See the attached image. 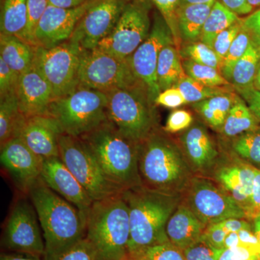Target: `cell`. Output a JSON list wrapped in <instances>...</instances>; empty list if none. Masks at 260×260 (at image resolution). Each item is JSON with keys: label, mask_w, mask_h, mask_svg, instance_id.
<instances>
[{"label": "cell", "mask_w": 260, "mask_h": 260, "mask_svg": "<svg viewBox=\"0 0 260 260\" xmlns=\"http://www.w3.org/2000/svg\"><path fill=\"white\" fill-rule=\"evenodd\" d=\"M256 168L238 157L220 158L213 171V180L226 191L246 214L250 208Z\"/></svg>", "instance_id": "cell-19"}, {"label": "cell", "mask_w": 260, "mask_h": 260, "mask_svg": "<svg viewBox=\"0 0 260 260\" xmlns=\"http://www.w3.org/2000/svg\"><path fill=\"white\" fill-rule=\"evenodd\" d=\"M20 75L0 58V99L16 93Z\"/></svg>", "instance_id": "cell-45"}, {"label": "cell", "mask_w": 260, "mask_h": 260, "mask_svg": "<svg viewBox=\"0 0 260 260\" xmlns=\"http://www.w3.org/2000/svg\"><path fill=\"white\" fill-rule=\"evenodd\" d=\"M79 87L104 93L116 89L146 88L135 77L127 59L97 49L83 50L79 69Z\"/></svg>", "instance_id": "cell-9"}, {"label": "cell", "mask_w": 260, "mask_h": 260, "mask_svg": "<svg viewBox=\"0 0 260 260\" xmlns=\"http://www.w3.org/2000/svg\"><path fill=\"white\" fill-rule=\"evenodd\" d=\"M240 19L239 15L216 0L205 21L200 41L213 48V42L217 36L237 23Z\"/></svg>", "instance_id": "cell-32"}, {"label": "cell", "mask_w": 260, "mask_h": 260, "mask_svg": "<svg viewBox=\"0 0 260 260\" xmlns=\"http://www.w3.org/2000/svg\"><path fill=\"white\" fill-rule=\"evenodd\" d=\"M242 26V18H241L239 22L220 32L215 38L213 42V49L223 60L226 56L233 42L240 32Z\"/></svg>", "instance_id": "cell-44"}, {"label": "cell", "mask_w": 260, "mask_h": 260, "mask_svg": "<svg viewBox=\"0 0 260 260\" xmlns=\"http://www.w3.org/2000/svg\"><path fill=\"white\" fill-rule=\"evenodd\" d=\"M254 88L260 91V62L259 67H258L257 72H256L255 80H254Z\"/></svg>", "instance_id": "cell-60"}, {"label": "cell", "mask_w": 260, "mask_h": 260, "mask_svg": "<svg viewBox=\"0 0 260 260\" xmlns=\"http://www.w3.org/2000/svg\"><path fill=\"white\" fill-rule=\"evenodd\" d=\"M206 228L207 225L181 202L168 220L166 232L172 244L184 250L202 237Z\"/></svg>", "instance_id": "cell-23"}, {"label": "cell", "mask_w": 260, "mask_h": 260, "mask_svg": "<svg viewBox=\"0 0 260 260\" xmlns=\"http://www.w3.org/2000/svg\"><path fill=\"white\" fill-rule=\"evenodd\" d=\"M107 93L85 88L54 99L48 115L59 123L63 134L79 137L92 131L109 120Z\"/></svg>", "instance_id": "cell-7"}, {"label": "cell", "mask_w": 260, "mask_h": 260, "mask_svg": "<svg viewBox=\"0 0 260 260\" xmlns=\"http://www.w3.org/2000/svg\"><path fill=\"white\" fill-rule=\"evenodd\" d=\"M169 44H175L174 36L167 21L157 10L154 13L148 37L126 59L135 77L145 85L153 102L160 92L156 76L159 54L162 48Z\"/></svg>", "instance_id": "cell-13"}, {"label": "cell", "mask_w": 260, "mask_h": 260, "mask_svg": "<svg viewBox=\"0 0 260 260\" xmlns=\"http://www.w3.org/2000/svg\"><path fill=\"white\" fill-rule=\"evenodd\" d=\"M181 59H189L198 63L221 70L223 59L213 48L200 42L182 43L179 49Z\"/></svg>", "instance_id": "cell-35"}, {"label": "cell", "mask_w": 260, "mask_h": 260, "mask_svg": "<svg viewBox=\"0 0 260 260\" xmlns=\"http://www.w3.org/2000/svg\"><path fill=\"white\" fill-rule=\"evenodd\" d=\"M219 2L239 16L249 15L254 10L247 0H220Z\"/></svg>", "instance_id": "cell-53"}, {"label": "cell", "mask_w": 260, "mask_h": 260, "mask_svg": "<svg viewBox=\"0 0 260 260\" xmlns=\"http://www.w3.org/2000/svg\"><path fill=\"white\" fill-rule=\"evenodd\" d=\"M94 1L89 0L73 8L49 5L36 29L34 47L50 49L69 41L80 19Z\"/></svg>", "instance_id": "cell-16"}, {"label": "cell", "mask_w": 260, "mask_h": 260, "mask_svg": "<svg viewBox=\"0 0 260 260\" xmlns=\"http://www.w3.org/2000/svg\"><path fill=\"white\" fill-rule=\"evenodd\" d=\"M41 179L46 185L88 216L94 201L60 157L44 159Z\"/></svg>", "instance_id": "cell-20"}, {"label": "cell", "mask_w": 260, "mask_h": 260, "mask_svg": "<svg viewBox=\"0 0 260 260\" xmlns=\"http://www.w3.org/2000/svg\"><path fill=\"white\" fill-rule=\"evenodd\" d=\"M79 138L109 182L119 191L142 186L138 168L140 143L121 135L109 120Z\"/></svg>", "instance_id": "cell-4"}, {"label": "cell", "mask_w": 260, "mask_h": 260, "mask_svg": "<svg viewBox=\"0 0 260 260\" xmlns=\"http://www.w3.org/2000/svg\"><path fill=\"white\" fill-rule=\"evenodd\" d=\"M1 148L0 160L15 185L28 194L42 174L44 159L34 153L20 138H15Z\"/></svg>", "instance_id": "cell-17"}, {"label": "cell", "mask_w": 260, "mask_h": 260, "mask_svg": "<svg viewBox=\"0 0 260 260\" xmlns=\"http://www.w3.org/2000/svg\"><path fill=\"white\" fill-rule=\"evenodd\" d=\"M44 260H101L98 253L86 238L55 255H44Z\"/></svg>", "instance_id": "cell-39"}, {"label": "cell", "mask_w": 260, "mask_h": 260, "mask_svg": "<svg viewBox=\"0 0 260 260\" xmlns=\"http://www.w3.org/2000/svg\"><path fill=\"white\" fill-rule=\"evenodd\" d=\"M153 7L150 0H130L112 32L96 49L120 59H127L150 34Z\"/></svg>", "instance_id": "cell-11"}, {"label": "cell", "mask_w": 260, "mask_h": 260, "mask_svg": "<svg viewBox=\"0 0 260 260\" xmlns=\"http://www.w3.org/2000/svg\"><path fill=\"white\" fill-rule=\"evenodd\" d=\"M181 203L207 227L227 219H247L237 202L213 179L205 176L191 177L181 193Z\"/></svg>", "instance_id": "cell-8"}, {"label": "cell", "mask_w": 260, "mask_h": 260, "mask_svg": "<svg viewBox=\"0 0 260 260\" xmlns=\"http://www.w3.org/2000/svg\"><path fill=\"white\" fill-rule=\"evenodd\" d=\"M251 43V37L245 29H241L235 40L234 41L226 56L223 59L221 72L224 78L230 83L234 66L245 54Z\"/></svg>", "instance_id": "cell-37"}, {"label": "cell", "mask_w": 260, "mask_h": 260, "mask_svg": "<svg viewBox=\"0 0 260 260\" xmlns=\"http://www.w3.org/2000/svg\"><path fill=\"white\" fill-rule=\"evenodd\" d=\"M179 6L177 10V25L181 44L200 42L205 21L214 3Z\"/></svg>", "instance_id": "cell-24"}, {"label": "cell", "mask_w": 260, "mask_h": 260, "mask_svg": "<svg viewBox=\"0 0 260 260\" xmlns=\"http://www.w3.org/2000/svg\"><path fill=\"white\" fill-rule=\"evenodd\" d=\"M258 260H260V255L259 256V259Z\"/></svg>", "instance_id": "cell-63"}, {"label": "cell", "mask_w": 260, "mask_h": 260, "mask_svg": "<svg viewBox=\"0 0 260 260\" xmlns=\"http://www.w3.org/2000/svg\"><path fill=\"white\" fill-rule=\"evenodd\" d=\"M28 194L37 211L43 232L44 255H55L85 237L87 217L75 205L46 185L42 179Z\"/></svg>", "instance_id": "cell-2"}, {"label": "cell", "mask_w": 260, "mask_h": 260, "mask_svg": "<svg viewBox=\"0 0 260 260\" xmlns=\"http://www.w3.org/2000/svg\"><path fill=\"white\" fill-rule=\"evenodd\" d=\"M16 95L20 111L26 118L48 115L54 100L51 85L34 65L20 75Z\"/></svg>", "instance_id": "cell-22"}, {"label": "cell", "mask_w": 260, "mask_h": 260, "mask_svg": "<svg viewBox=\"0 0 260 260\" xmlns=\"http://www.w3.org/2000/svg\"><path fill=\"white\" fill-rule=\"evenodd\" d=\"M156 76L160 92L175 87L186 76L183 68L182 59L175 44H169L162 48L159 54Z\"/></svg>", "instance_id": "cell-26"}, {"label": "cell", "mask_w": 260, "mask_h": 260, "mask_svg": "<svg viewBox=\"0 0 260 260\" xmlns=\"http://www.w3.org/2000/svg\"><path fill=\"white\" fill-rule=\"evenodd\" d=\"M36 47L15 36L0 34V58L18 75L30 69Z\"/></svg>", "instance_id": "cell-25"}, {"label": "cell", "mask_w": 260, "mask_h": 260, "mask_svg": "<svg viewBox=\"0 0 260 260\" xmlns=\"http://www.w3.org/2000/svg\"><path fill=\"white\" fill-rule=\"evenodd\" d=\"M215 1L216 0H179V7L183 5L206 4Z\"/></svg>", "instance_id": "cell-58"}, {"label": "cell", "mask_w": 260, "mask_h": 260, "mask_svg": "<svg viewBox=\"0 0 260 260\" xmlns=\"http://www.w3.org/2000/svg\"><path fill=\"white\" fill-rule=\"evenodd\" d=\"M63 134L57 121L50 115L26 118L18 138L43 159L59 157V138Z\"/></svg>", "instance_id": "cell-21"}, {"label": "cell", "mask_w": 260, "mask_h": 260, "mask_svg": "<svg viewBox=\"0 0 260 260\" xmlns=\"http://www.w3.org/2000/svg\"><path fill=\"white\" fill-rule=\"evenodd\" d=\"M228 234L218 223L208 225L203 235L215 247L223 249L224 241Z\"/></svg>", "instance_id": "cell-50"}, {"label": "cell", "mask_w": 260, "mask_h": 260, "mask_svg": "<svg viewBox=\"0 0 260 260\" xmlns=\"http://www.w3.org/2000/svg\"><path fill=\"white\" fill-rule=\"evenodd\" d=\"M59 157L93 201L120 194L109 182L93 155L78 137L61 134L59 138Z\"/></svg>", "instance_id": "cell-12"}, {"label": "cell", "mask_w": 260, "mask_h": 260, "mask_svg": "<svg viewBox=\"0 0 260 260\" xmlns=\"http://www.w3.org/2000/svg\"><path fill=\"white\" fill-rule=\"evenodd\" d=\"M260 213V169L255 170L254 186L251 195L250 208L247 213L248 220H252L256 215Z\"/></svg>", "instance_id": "cell-51"}, {"label": "cell", "mask_w": 260, "mask_h": 260, "mask_svg": "<svg viewBox=\"0 0 260 260\" xmlns=\"http://www.w3.org/2000/svg\"><path fill=\"white\" fill-rule=\"evenodd\" d=\"M248 3L252 7L253 9L260 8V0H247Z\"/></svg>", "instance_id": "cell-61"}, {"label": "cell", "mask_w": 260, "mask_h": 260, "mask_svg": "<svg viewBox=\"0 0 260 260\" xmlns=\"http://www.w3.org/2000/svg\"><path fill=\"white\" fill-rule=\"evenodd\" d=\"M138 168L142 186L181 194L194 175L180 145L160 129L140 143Z\"/></svg>", "instance_id": "cell-3"}, {"label": "cell", "mask_w": 260, "mask_h": 260, "mask_svg": "<svg viewBox=\"0 0 260 260\" xmlns=\"http://www.w3.org/2000/svg\"><path fill=\"white\" fill-rule=\"evenodd\" d=\"M154 103L155 105L161 106L169 109H177L181 106L186 104L182 94L176 87L162 90L155 98Z\"/></svg>", "instance_id": "cell-46"}, {"label": "cell", "mask_w": 260, "mask_h": 260, "mask_svg": "<svg viewBox=\"0 0 260 260\" xmlns=\"http://www.w3.org/2000/svg\"><path fill=\"white\" fill-rule=\"evenodd\" d=\"M41 257L42 256L20 253L19 254H2L0 260H42Z\"/></svg>", "instance_id": "cell-56"}, {"label": "cell", "mask_w": 260, "mask_h": 260, "mask_svg": "<svg viewBox=\"0 0 260 260\" xmlns=\"http://www.w3.org/2000/svg\"><path fill=\"white\" fill-rule=\"evenodd\" d=\"M150 1L170 27L174 36L176 47L179 51L181 41L179 37V29H178L177 15L179 0H150Z\"/></svg>", "instance_id": "cell-40"}, {"label": "cell", "mask_w": 260, "mask_h": 260, "mask_svg": "<svg viewBox=\"0 0 260 260\" xmlns=\"http://www.w3.org/2000/svg\"><path fill=\"white\" fill-rule=\"evenodd\" d=\"M175 87L182 94L186 104H194L215 95L233 92L231 89L233 86H208L188 76L181 80Z\"/></svg>", "instance_id": "cell-34"}, {"label": "cell", "mask_w": 260, "mask_h": 260, "mask_svg": "<svg viewBox=\"0 0 260 260\" xmlns=\"http://www.w3.org/2000/svg\"><path fill=\"white\" fill-rule=\"evenodd\" d=\"M129 209V256L149 246L170 243L168 220L181 202V194L162 192L137 186L122 192Z\"/></svg>", "instance_id": "cell-1"}, {"label": "cell", "mask_w": 260, "mask_h": 260, "mask_svg": "<svg viewBox=\"0 0 260 260\" xmlns=\"http://www.w3.org/2000/svg\"><path fill=\"white\" fill-rule=\"evenodd\" d=\"M223 249L215 247L202 235L183 251L186 260H218Z\"/></svg>", "instance_id": "cell-41"}, {"label": "cell", "mask_w": 260, "mask_h": 260, "mask_svg": "<svg viewBox=\"0 0 260 260\" xmlns=\"http://www.w3.org/2000/svg\"><path fill=\"white\" fill-rule=\"evenodd\" d=\"M236 156L260 169V125L232 140Z\"/></svg>", "instance_id": "cell-33"}, {"label": "cell", "mask_w": 260, "mask_h": 260, "mask_svg": "<svg viewBox=\"0 0 260 260\" xmlns=\"http://www.w3.org/2000/svg\"><path fill=\"white\" fill-rule=\"evenodd\" d=\"M31 202L18 200L10 212L4 232V244L10 250L44 256L45 242Z\"/></svg>", "instance_id": "cell-14"}, {"label": "cell", "mask_w": 260, "mask_h": 260, "mask_svg": "<svg viewBox=\"0 0 260 260\" xmlns=\"http://www.w3.org/2000/svg\"><path fill=\"white\" fill-rule=\"evenodd\" d=\"M259 256L244 246L224 249L218 260H258Z\"/></svg>", "instance_id": "cell-49"}, {"label": "cell", "mask_w": 260, "mask_h": 260, "mask_svg": "<svg viewBox=\"0 0 260 260\" xmlns=\"http://www.w3.org/2000/svg\"><path fill=\"white\" fill-rule=\"evenodd\" d=\"M130 0H95L75 29L70 42L93 50L112 32Z\"/></svg>", "instance_id": "cell-15"}, {"label": "cell", "mask_w": 260, "mask_h": 260, "mask_svg": "<svg viewBox=\"0 0 260 260\" xmlns=\"http://www.w3.org/2000/svg\"><path fill=\"white\" fill-rule=\"evenodd\" d=\"M242 25L250 36L251 42L260 49V8L242 18Z\"/></svg>", "instance_id": "cell-47"}, {"label": "cell", "mask_w": 260, "mask_h": 260, "mask_svg": "<svg viewBox=\"0 0 260 260\" xmlns=\"http://www.w3.org/2000/svg\"><path fill=\"white\" fill-rule=\"evenodd\" d=\"M25 119L19 107L16 93L0 99V147L18 138Z\"/></svg>", "instance_id": "cell-28"}, {"label": "cell", "mask_w": 260, "mask_h": 260, "mask_svg": "<svg viewBox=\"0 0 260 260\" xmlns=\"http://www.w3.org/2000/svg\"><path fill=\"white\" fill-rule=\"evenodd\" d=\"M260 62V49L251 42L244 56L237 61L233 70L230 83L234 90L254 87Z\"/></svg>", "instance_id": "cell-31"}, {"label": "cell", "mask_w": 260, "mask_h": 260, "mask_svg": "<svg viewBox=\"0 0 260 260\" xmlns=\"http://www.w3.org/2000/svg\"><path fill=\"white\" fill-rule=\"evenodd\" d=\"M89 0H49V5L62 8H73L85 4Z\"/></svg>", "instance_id": "cell-55"}, {"label": "cell", "mask_w": 260, "mask_h": 260, "mask_svg": "<svg viewBox=\"0 0 260 260\" xmlns=\"http://www.w3.org/2000/svg\"><path fill=\"white\" fill-rule=\"evenodd\" d=\"M129 258H130V257H129ZM131 259H132V258H131ZM133 260H140V259H133Z\"/></svg>", "instance_id": "cell-64"}, {"label": "cell", "mask_w": 260, "mask_h": 260, "mask_svg": "<svg viewBox=\"0 0 260 260\" xmlns=\"http://www.w3.org/2000/svg\"><path fill=\"white\" fill-rule=\"evenodd\" d=\"M182 65L186 76L199 83L212 87L232 86L218 69L198 64L189 59H182Z\"/></svg>", "instance_id": "cell-36"}, {"label": "cell", "mask_w": 260, "mask_h": 260, "mask_svg": "<svg viewBox=\"0 0 260 260\" xmlns=\"http://www.w3.org/2000/svg\"><path fill=\"white\" fill-rule=\"evenodd\" d=\"M252 221L253 231H254L260 244V213L252 219Z\"/></svg>", "instance_id": "cell-59"}, {"label": "cell", "mask_w": 260, "mask_h": 260, "mask_svg": "<svg viewBox=\"0 0 260 260\" xmlns=\"http://www.w3.org/2000/svg\"><path fill=\"white\" fill-rule=\"evenodd\" d=\"M83 49L68 41L57 47H36L32 65L51 85L54 99L79 88V69Z\"/></svg>", "instance_id": "cell-10"}, {"label": "cell", "mask_w": 260, "mask_h": 260, "mask_svg": "<svg viewBox=\"0 0 260 260\" xmlns=\"http://www.w3.org/2000/svg\"><path fill=\"white\" fill-rule=\"evenodd\" d=\"M129 257L140 260H186L184 251L171 242L149 246Z\"/></svg>", "instance_id": "cell-38"}, {"label": "cell", "mask_w": 260, "mask_h": 260, "mask_svg": "<svg viewBox=\"0 0 260 260\" xmlns=\"http://www.w3.org/2000/svg\"><path fill=\"white\" fill-rule=\"evenodd\" d=\"M123 260H133V259H131V258H129V256H128L127 258H126V259H123Z\"/></svg>", "instance_id": "cell-62"}, {"label": "cell", "mask_w": 260, "mask_h": 260, "mask_svg": "<svg viewBox=\"0 0 260 260\" xmlns=\"http://www.w3.org/2000/svg\"><path fill=\"white\" fill-rule=\"evenodd\" d=\"M28 21V0H4L1 9L0 30L5 35L23 40Z\"/></svg>", "instance_id": "cell-29"}, {"label": "cell", "mask_w": 260, "mask_h": 260, "mask_svg": "<svg viewBox=\"0 0 260 260\" xmlns=\"http://www.w3.org/2000/svg\"><path fill=\"white\" fill-rule=\"evenodd\" d=\"M194 123V117L189 111L176 109L168 117L164 131L169 134L181 133L190 127Z\"/></svg>", "instance_id": "cell-43"}, {"label": "cell", "mask_w": 260, "mask_h": 260, "mask_svg": "<svg viewBox=\"0 0 260 260\" xmlns=\"http://www.w3.org/2000/svg\"><path fill=\"white\" fill-rule=\"evenodd\" d=\"M259 125V121L251 112L245 102L239 96L228 114L219 133L228 139L232 140Z\"/></svg>", "instance_id": "cell-30"}, {"label": "cell", "mask_w": 260, "mask_h": 260, "mask_svg": "<svg viewBox=\"0 0 260 260\" xmlns=\"http://www.w3.org/2000/svg\"><path fill=\"white\" fill-rule=\"evenodd\" d=\"M49 5V0H28V21L23 41L30 45L34 46L36 29Z\"/></svg>", "instance_id": "cell-42"}, {"label": "cell", "mask_w": 260, "mask_h": 260, "mask_svg": "<svg viewBox=\"0 0 260 260\" xmlns=\"http://www.w3.org/2000/svg\"><path fill=\"white\" fill-rule=\"evenodd\" d=\"M260 122V91L253 88L235 90Z\"/></svg>", "instance_id": "cell-48"}, {"label": "cell", "mask_w": 260, "mask_h": 260, "mask_svg": "<svg viewBox=\"0 0 260 260\" xmlns=\"http://www.w3.org/2000/svg\"><path fill=\"white\" fill-rule=\"evenodd\" d=\"M107 116L121 135L141 143L159 129L155 103L145 88L107 92Z\"/></svg>", "instance_id": "cell-6"}, {"label": "cell", "mask_w": 260, "mask_h": 260, "mask_svg": "<svg viewBox=\"0 0 260 260\" xmlns=\"http://www.w3.org/2000/svg\"><path fill=\"white\" fill-rule=\"evenodd\" d=\"M179 145L194 175L207 177L220 160L216 144L203 122L196 121L179 137Z\"/></svg>", "instance_id": "cell-18"}, {"label": "cell", "mask_w": 260, "mask_h": 260, "mask_svg": "<svg viewBox=\"0 0 260 260\" xmlns=\"http://www.w3.org/2000/svg\"><path fill=\"white\" fill-rule=\"evenodd\" d=\"M246 218H230L218 223L228 233L239 232L243 229H253V225Z\"/></svg>", "instance_id": "cell-54"}, {"label": "cell", "mask_w": 260, "mask_h": 260, "mask_svg": "<svg viewBox=\"0 0 260 260\" xmlns=\"http://www.w3.org/2000/svg\"><path fill=\"white\" fill-rule=\"evenodd\" d=\"M85 238L101 260H123L129 256V209L122 192L93 202L87 216Z\"/></svg>", "instance_id": "cell-5"}, {"label": "cell", "mask_w": 260, "mask_h": 260, "mask_svg": "<svg viewBox=\"0 0 260 260\" xmlns=\"http://www.w3.org/2000/svg\"><path fill=\"white\" fill-rule=\"evenodd\" d=\"M241 246L240 240L237 232H230L227 234L224 241L223 249L237 247Z\"/></svg>", "instance_id": "cell-57"}, {"label": "cell", "mask_w": 260, "mask_h": 260, "mask_svg": "<svg viewBox=\"0 0 260 260\" xmlns=\"http://www.w3.org/2000/svg\"><path fill=\"white\" fill-rule=\"evenodd\" d=\"M239 97L233 92L215 95L192 104V108L208 126L219 132Z\"/></svg>", "instance_id": "cell-27"}, {"label": "cell", "mask_w": 260, "mask_h": 260, "mask_svg": "<svg viewBox=\"0 0 260 260\" xmlns=\"http://www.w3.org/2000/svg\"><path fill=\"white\" fill-rule=\"evenodd\" d=\"M241 246L248 248L260 255V244L253 229H243L238 232Z\"/></svg>", "instance_id": "cell-52"}]
</instances>
